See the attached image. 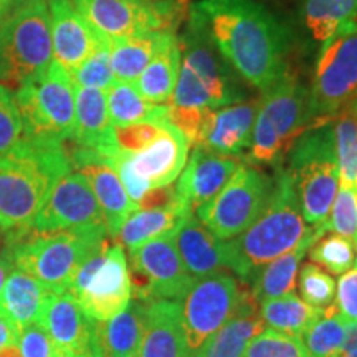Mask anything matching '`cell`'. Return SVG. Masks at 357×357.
<instances>
[{
	"label": "cell",
	"instance_id": "cell-33",
	"mask_svg": "<svg viewBox=\"0 0 357 357\" xmlns=\"http://www.w3.org/2000/svg\"><path fill=\"white\" fill-rule=\"evenodd\" d=\"M108 113L113 126H128L142 121H162L169 116V105H155L142 98L132 83L114 82L106 89Z\"/></svg>",
	"mask_w": 357,
	"mask_h": 357
},
{
	"label": "cell",
	"instance_id": "cell-17",
	"mask_svg": "<svg viewBox=\"0 0 357 357\" xmlns=\"http://www.w3.org/2000/svg\"><path fill=\"white\" fill-rule=\"evenodd\" d=\"M93 227H106L100 204L86 177L79 172H70L53 187L29 234L47 235Z\"/></svg>",
	"mask_w": 357,
	"mask_h": 357
},
{
	"label": "cell",
	"instance_id": "cell-5",
	"mask_svg": "<svg viewBox=\"0 0 357 357\" xmlns=\"http://www.w3.org/2000/svg\"><path fill=\"white\" fill-rule=\"evenodd\" d=\"M106 227L65 230L56 234H26L8 243L6 252L15 268L37 278L48 291H68L83 263L108 240Z\"/></svg>",
	"mask_w": 357,
	"mask_h": 357
},
{
	"label": "cell",
	"instance_id": "cell-30",
	"mask_svg": "<svg viewBox=\"0 0 357 357\" xmlns=\"http://www.w3.org/2000/svg\"><path fill=\"white\" fill-rule=\"evenodd\" d=\"M172 35L174 32L171 30H155V32L109 40L111 68H113L114 82H136Z\"/></svg>",
	"mask_w": 357,
	"mask_h": 357
},
{
	"label": "cell",
	"instance_id": "cell-11",
	"mask_svg": "<svg viewBox=\"0 0 357 357\" xmlns=\"http://www.w3.org/2000/svg\"><path fill=\"white\" fill-rule=\"evenodd\" d=\"M357 98V24L326 40L310 91L314 124H326Z\"/></svg>",
	"mask_w": 357,
	"mask_h": 357
},
{
	"label": "cell",
	"instance_id": "cell-42",
	"mask_svg": "<svg viewBox=\"0 0 357 357\" xmlns=\"http://www.w3.org/2000/svg\"><path fill=\"white\" fill-rule=\"evenodd\" d=\"M326 229L328 231L346 236L357 248V189L339 185Z\"/></svg>",
	"mask_w": 357,
	"mask_h": 357
},
{
	"label": "cell",
	"instance_id": "cell-23",
	"mask_svg": "<svg viewBox=\"0 0 357 357\" xmlns=\"http://www.w3.org/2000/svg\"><path fill=\"white\" fill-rule=\"evenodd\" d=\"M139 357H190L182 301H144V334Z\"/></svg>",
	"mask_w": 357,
	"mask_h": 357
},
{
	"label": "cell",
	"instance_id": "cell-31",
	"mask_svg": "<svg viewBox=\"0 0 357 357\" xmlns=\"http://www.w3.org/2000/svg\"><path fill=\"white\" fill-rule=\"evenodd\" d=\"M190 213L192 212L181 202V199L178 202L166 205V207L137 208L123 223L118 238L121 245L128 248V252H132L158 236L177 230L181 222Z\"/></svg>",
	"mask_w": 357,
	"mask_h": 357
},
{
	"label": "cell",
	"instance_id": "cell-48",
	"mask_svg": "<svg viewBox=\"0 0 357 357\" xmlns=\"http://www.w3.org/2000/svg\"><path fill=\"white\" fill-rule=\"evenodd\" d=\"M12 266H13V263L10 260V257H8V253L7 252L0 253V291H2L3 283H6V280H7L8 273H10Z\"/></svg>",
	"mask_w": 357,
	"mask_h": 357
},
{
	"label": "cell",
	"instance_id": "cell-18",
	"mask_svg": "<svg viewBox=\"0 0 357 357\" xmlns=\"http://www.w3.org/2000/svg\"><path fill=\"white\" fill-rule=\"evenodd\" d=\"M68 155L71 167H77V171L86 177L105 215L108 235L116 238L126 218L139 207L129 199L121 178L108 158L77 144L68 151Z\"/></svg>",
	"mask_w": 357,
	"mask_h": 357
},
{
	"label": "cell",
	"instance_id": "cell-15",
	"mask_svg": "<svg viewBox=\"0 0 357 357\" xmlns=\"http://www.w3.org/2000/svg\"><path fill=\"white\" fill-rule=\"evenodd\" d=\"M238 281L227 271L195 280L194 287L182 303L190 354L202 347L204 342L229 321L238 303Z\"/></svg>",
	"mask_w": 357,
	"mask_h": 357
},
{
	"label": "cell",
	"instance_id": "cell-39",
	"mask_svg": "<svg viewBox=\"0 0 357 357\" xmlns=\"http://www.w3.org/2000/svg\"><path fill=\"white\" fill-rule=\"evenodd\" d=\"M70 77L77 86L96 88L106 91L114 83L113 68H111L109 40H102L100 47L77 70L71 71Z\"/></svg>",
	"mask_w": 357,
	"mask_h": 357
},
{
	"label": "cell",
	"instance_id": "cell-45",
	"mask_svg": "<svg viewBox=\"0 0 357 357\" xmlns=\"http://www.w3.org/2000/svg\"><path fill=\"white\" fill-rule=\"evenodd\" d=\"M334 306L346 323H357V257L354 265L337 281Z\"/></svg>",
	"mask_w": 357,
	"mask_h": 357
},
{
	"label": "cell",
	"instance_id": "cell-34",
	"mask_svg": "<svg viewBox=\"0 0 357 357\" xmlns=\"http://www.w3.org/2000/svg\"><path fill=\"white\" fill-rule=\"evenodd\" d=\"M303 13L312 37L323 43L357 24V0H305Z\"/></svg>",
	"mask_w": 357,
	"mask_h": 357
},
{
	"label": "cell",
	"instance_id": "cell-50",
	"mask_svg": "<svg viewBox=\"0 0 357 357\" xmlns=\"http://www.w3.org/2000/svg\"><path fill=\"white\" fill-rule=\"evenodd\" d=\"M0 357H22L19 346H7L0 349Z\"/></svg>",
	"mask_w": 357,
	"mask_h": 357
},
{
	"label": "cell",
	"instance_id": "cell-53",
	"mask_svg": "<svg viewBox=\"0 0 357 357\" xmlns=\"http://www.w3.org/2000/svg\"><path fill=\"white\" fill-rule=\"evenodd\" d=\"M78 357H88V356H78Z\"/></svg>",
	"mask_w": 357,
	"mask_h": 357
},
{
	"label": "cell",
	"instance_id": "cell-32",
	"mask_svg": "<svg viewBox=\"0 0 357 357\" xmlns=\"http://www.w3.org/2000/svg\"><path fill=\"white\" fill-rule=\"evenodd\" d=\"M178 71L181 47L178 38L172 35L132 84L144 100L155 105H167L176 88Z\"/></svg>",
	"mask_w": 357,
	"mask_h": 357
},
{
	"label": "cell",
	"instance_id": "cell-14",
	"mask_svg": "<svg viewBox=\"0 0 357 357\" xmlns=\"http://www.w3.org/2000/svg\"><path fill=\"white\" fill-rule=\"evenodd\" d=\"M129 276L137 300L184 301L195 280L181 260L176 230L129 252Z\"/></svg>",
	"mask_w": 357,
	"mask_h": 357
},
{
	"label": "cell",
	"instance_id": "cell-37",
	"mask_svg": "<svg viewBox=\"0 0 357 357\" xmlns=\"http://www.w3.org/2000/svg\"><path fill=\"white\" fill-rule=\"evenodd\" d=\"M346 336L347 323L333 305L303 333L301 341L310 357H337L344 351Z\"/></svg>",
	"mask_w": 357,
	"mask_h": 357
},
{
	"label": "cell",
	"instance_id": "cell-49",
	"mask_svg": "<svg viewBox=\"0 0 357 357\" xmlns=\"http://www.w3.org/2000/svg\"><path fill=\"white\" fill-rule=\"evenodd\" d=\"M344 349H357V323H347Z\"/></svg>",
	"mask_w": 357,
	"mask_h": 357
},
{
	"label": "cell",
	"instance_id": "cell-46",
	"mask_svg": "<svg viewBox=\"0 0 357 357\" xmlns=\"http://www.w3.org/2000/svg\"><path fill=\"white\" fill-rule=\"evenodd\" d=\"M20 331L8 321L0 318V349L7 346H19Z\"/></svg>",
	"mask_w": 357,
	"mask_h": 357
},
{
	"label": "cell",
	"instance_id": "cell-10",
	"mask_svg": "<svg viewBox=\"0 0 357 357\" xmlns=\"http://www.w3.org/2000/svg\"><path fill=\"white\" fill-rule=\"evenodd\" d=\"M68 293L93 321H108L131 303V276L121 243L106 240L71 281Z\"/></svg>",
	"mask_w": 357,
	"mask_h": 357
},
{
	"label": "cell",
	"instance_id": "cell-25",
	"mask_svg": "<svg viewBox=\"0 0 357 357\" xmlns=\"http://www.w3.org/2000/svg\"><path fill=\"white\" fill-rule=\"evenodd\" d=\"M176 247L187 271L194 278L229 270L225 240L217 238L194 213L187 215L176 230Z\"/></svg>",
	"mask_w": 357,
	"mask_h": 357
},
{
	"label": "cell",
	"instance_id": "cell-12",
	"mask_svg": "<svg viewBox=\"0 0 357 357\" xmlns=\"http://www.w3.org/2000/svg\"><path fill=\"white\" fill-rule=\"evenodd\" d=\"M271 189L273 177L240 164L225 187L194 215L213 236L231 240L257 220L270 200Z\"/></svg>",
	"mask_w": 357,
	"mask_h": 357
},
{
	"label": "cell",
	"instance_id": "cell-36",
	"mask_svg": "<svg viewBox=\"0 0 357 357\" xmlns=\"http://www.w3.org/2000/svg\"><path fill=\"white\" fill-rule=\"evenodd\" d=\"M333 131L339 162V185L357 189V98L336 114Z\"/></svg>",
	"mask_w": 357,
	"mask_h": 357
},
{
	"label": "cell",
	"instance_id": "cell-6",
	"mask_svg": "<svg viewBox=\"0 0 357 357\" xmlns=\"http://www.w3.org/2000/svg\"><path fill=\"white\" fill-rule=\"evenodd\" d=\"M314 126L310 91L289 71L273 84L258 106L250 142V160L265 166H281L294 141Z\"/></svg>",
	"mask_w": 357,
	"mask_h": 357
},
{
	"label": "cell",
	"instance_id": "cell-26",
	"mask_svg": "<svg viewBox=\"0 0 357 357\" xmlns=\"http://www.w3.org/2000/svg\"><path fill=\"white\" fill-rule=\"evenodd\" d=\"M144 301H131L108 321H93V357H139Z\"/></svg>",
	"mask_w": 357,
	"mask_h": 357
},
{
	"label": "cell",
	"instance_id": "cell-29",
	"mask_svg": "<svg viewBox=\"0 0 357 357\" xmlns=\"http://www.w3.org/2000/svg\"><path fill=\"white\" fill-rule=\"evenodd\" d=\"M47 294L48 289L37 278L20 268H13L0 291V318L22 331L37 323Z\"/></svg>",
	"mask_w": 357,
	"mask_h": 357
},
{
	"label": "cell",
	"instance_id": "cell-22",
	"mask_svg": "<svg viewBox=\"0 0 357 357\" xmlns=\"http://www.w3.org/2000/svg\"><path fill=\"white\" fill-rule=\"evenodd\" d=\"M260 101H240L208 111L200 129L197 144L223 155H238L252 142Z\"/></svg>",
	"mask_w": 357,
	"mask_h": 357
},
{
	"label": "cell",
	"instance_id": "cell-28",
	"mask_svg": "<svg viewBox=\"0 0 357 357\" xmlns=\"http://www.w3.org/2000/svg\"><path fill=\"white\" fill-rule=\"evenodd\" d=\"M111 132L106 91L75 84V144L106 155L111 149Z\"/></svg>",
	"mask_w": 357,
	"mask_h": 357
},
{
	"label": "cell",
	"instance_id": "cell-44",
	"mask_svg": "<svg viewBox=\"0 0 357 357\" xmlns=\"http://www.w3.org/2000/svg\"><path fill=\"white\" fill-rule=\"evenodd\" d=\"M19 349L22 357H66L47 331L37 323L22 329Z\"/></svg>",
	"mask_w": 357,
	"mask_h": 357
},
{
	"label": "cell",
	"instance_id": "cell-35",
	"mask_svg": "<svg viewBox=\"0 0 357 357\" xmlns=\"http://www.w3.org/2000/svg\"><path fill=\"white\" fill-rule=\"evenodd\" d=\"M323 310L310 306L293 293L263 303L260 316L263 323L270 326L273 331L301 337L303 333L323 316Z\"/></svg>",
	"mask_w": 357,
	"mask_h": 357
},
{
	"label": "cell",
	"instance_id": "cell-21",
	"mask_svg": "<svg viewBox=\"0 0 357 357\" xmlns=\"http://www.w3.org/2000/svg\"><path fill=\"white\" fill-rule=\"evenodd\" d=\"M185 164L178 176L176 190L181 202L195 213L199 207L211 202L225 187L238 169L240 160L234 155L217 154L202 146H195L189 162Z\"/></svg>",
	"mask_w": 357,
	"mask_h": 357
},
{
	"label": "cell",
	"instance_id": "cell-52",
	"mask_svg": "<svg viewBox=\"0 0 357 357\" xmlns=\"http://www.w3.org/2000/svg\"><path fill=\"white\" fill-rule=\"evenodd\" d=\"M0 240H2V231H0Z\"/></svg>",
	"mask_w": 357,
	"mask_h": 357
},
{
	"label": "cell",
	"instance_id": "cell-38",
	"mask_svg": "<svg viewBox=\"0 0 357 357\" xmlns=\"http://www.w3.org/2000/svg\"><path fill=\"white\" fill-rule=\"evenodd\" d=\"M357 248L346 236L323 235L310 248L311 263L328 270L331 275L346 273L356 261Z\"/></svg>",
	"mask_w": 357,
	"mask_h": 357
},
{
	"label": "cell",
	"instance_id": "cell-19",
	"mask_svg": "<svg viewBox=\"0 0 357 357\" xmlns=\"http://www.w3.org/2000/svg\"><path fill=\"white\" fill-rule=\"evenodd\" d=\"M37 324L47 331L66 357H93V319L68 291L45 296Z\"/></svg>",
	"mask_w": 357,
	"mask_h": 357
},
{
	"label": "cell",
	"instance_id": "cell-20",
	"mask_svg": "<svg viewBox=\"0 0 357 357\" xmlns=\"http://www.w3.org/2000/svg\"><path fill=\"white\" fill-rule=\"evenodd\" d=\"M47 7L50 17L53 60L71 73L106 38L100 37L86 24L71 0H47Z\"/></svg>",
	"mask_w": 357,
	"mask_h": 357
},
{
	"label": "cell",
	"instance_id": "cell-1",
	"mask_svg": "<svg viewBox=\"0 0 357 357\" xmlns=\"http://www.w3.org/2000/svg\"><path fill=\"white\" fill-rule=\"evenodd\" d=\"M189 25L243 82L263 93L288 73L291 35L255 0H199L190 7Z\"/></svg>",
	"mask_w": 357,
	"mask_h": 357
},
{
	"label": "cell",
	"instance_id": "cell-24",
	"mask_svg": "<svg viewBox=\"0 0 357 357\" xmlns=\"http://www.w3.org/2000/svg\"><path fill=\"white\" fill-rule=\"evenodd\" d=\"M258 303L250 289H240L234 314L202 347L190 357H242L253 337L265 331V323L258 314Z\"/></svg>",
	"mask_w": 357,
	"mask_h": 357
},
{
	"label": "cell",
	"instance_id": "cell-43",
	"mask_svg": "<svg viewBox=\"0 0 357 357\" xmlns=\"http://www.w3.org/2000/svg\"><path fill=\"white\" fill-rule=\"evenodd\" d=\"M24 134V124L17 108L15 96L3 84H0V158L15 147Z\"/></svg>",
	"mask_w": 357,
	"mask_h": 357
},
{
	"label": "cell",
	"instance_id": "cell-4",
	"mask_svg": "<svg viewBox=\"0 0 357 357\" xmlns=\"http://www.w3.org/2000/svg\"><path fill=\"white\" fill-rule=\"evenodd\" d=\"M181 71L174 88L171 108L212 111L245 101L238 75L225 63L220 53L199 29L189 25L178 38Z\"/></svg>",
	"mask_w": 357,
	"mask_h": 357
},
{
	"label": "cell",
	"instance_id": "cell-27",
	"mask_svg": "<svg viewBox=\"0 0 357 357\" xmlns=\"http://www.w3.org/2000/svg\"><path fill=\"white\" fill-rule=\"evenodd\" d=\"M326 231H328L326 223L314 227L311 234L296 248L289 250L288 253L278 257L276 260L266 263L265 266H261L250 278V281H252V289L250 291H252L260 305L294 293L298 280V268H300L303 258L310 252V248L314 245L316 240H319Z\"/></svg>",
	"mask_w": 357,
	"mask_h": 357
},
{
	"label": "cell",
	"instance_id": "cell-2",
	"mask_svg": "<svg viewBox=\"0 0 357 357\" xmlns=\"http://www.w3.org/2000/svg\"><path fill=\"white\" fill-rule=\"evenodd\" d=\"M70 172L63 142L24 134L10 153L0 158V231L7 243L29 234L53 187Z\"/></svg>",
	"mask_w": 357,
	"mask_h": 357
},
{
	"label": "cell",
	"instance_id": "cell-40",
	"mask_svg": "<svg viewBox=\"0 0 357 357\" xmlns=\"http://www.w3.org/2000/svg\"><path fill=\"white\" fill-rule=\"evenodd\" d=\"M300 293L303 301L318 310H328L336 298V281L314 263H306L300 271Z\"/></svg>",
	"mask_w": 357,
	"mask_h": 357
},
{
	"label": "cell",
	"instance_id": "cell-16",
	"mask_svg": "<svg viewBox=\"0 0 357 357\" xmlns=\"http://www.w3.org/2000/svg\"><path fill=\"white\" fill-rule=\"evenodd\" d=\"M100 37L106 40L155 30H171L172 13L158 0H71ZM172 32V30H171Z\"/></svg>",
	"mask_w": 357,
	"mask_h": 357
},
{
	"label": "cell",
	"instance_id": "cell-3",
	"mask_svg": "<svg viewBox=\"0 0 357 357\" xmlns=\"http://www.w3.org/2000/svg\"><path fill=\"white\" fill-rule=\"evenodd\" d=\"M314 227L305 222L296 185L287 167H276L273 189L257 220L231 240H225L229 270L250 281L266 263L296 248Z\"/></svg>",
	"mask_w": 357,
	"mask_h": 357
},
{
	"label": "cell",
	"instance_id": "cell-51",
	"mask_svg": "<svg viewBox=\"0 0 357 357\" xmlns=\"http://www.w3.org/2000/svg\"><path fill=\"white\" fill-rule=\"evenodd\" d=\"M337 357H357V349H344Z\"/></svg>",
	"mask_w": 357,
	"mask_h": 357
},
{
	"label": "cell",
	"instance_id": "cell-9",
	"mask_svg": "<svg viewBox=\"0 0 357 357\" xmlns=\"http://www.w3.org/2000/svg\"><path fill=\"white\" fill-rule=\"evenodd\" d=\"M47 0H26L0 22V83L20 84L52 63Z\"/></svg>",
	"mask_w": 357,
	"mask_h": 357
},
{
	"label": "cell",
	"instance_id": "cell-13",
	"mask_svg": "<svg viewBox=\"0 0 357 357\" xmlns=\"http://www.w3.org/2000/svg\"><path fill=\"white\" fill-rule=\"evenodd\" d=\"M189 147L178 129L171 123L153 142L132 154H116L108 158L113 164L129 199L137 204L153 189L171 185L184 171L189 159Z\"/></svg>",
	"mask_w": 357,
	"mask_h": 357
},
{
	"label": "cell",
	"instance_id": "cell-8",
	"mask_svg": "<svg viewBox=\"0 0 357 357\" xmlns=\"http://www.w3.org/2000/svg\"><path fill=\"white\" fill-rule=\"evenodd\" d=\"M24 136L65 142L75 134V84L70 73L55 60L17 89Z\"/></svg>",
	"mask_w": 357,
	"mask_h": 357
},
{
	"label": "cell",
	"instance_id": "cell-7",
	"mask_svg": "<svg viewBox=\"0 0 357 357\" xmlns=\"http://www.w3.org/2000/svg\"><path fill=\"white\" fill-rule=\"evenodd\" d=\"M287 171L296 185L305 222L310 227L323 225L339 190V162L331 124H314L294 141L288 153Z\"/></svg>",
	"mask_w": 357,
	"mask_h": 357
},
{
	"label": "cell",
	"instance_id": "cell-41",
	"mask_svg": "<svg viewBox=\"0 0 357 357\" xmlns=\"http://www.w3.org/2000/svg\"><path fill=\"white\" fill-rule=\"evenodd\" d=\"M242 357H310L301 337L266 329L253 337Z\"/></svg>",
	"mask_w": 357,
	"mask_h": 357
},
{
	"label": "cell",
	"instance_id": "cell-47",
	"mask_svg": "<svg viewBox=\"0 0 357 357\" xmlns=\"http://www.w3.org/2000/svg\"><path fill=\"white\" fill-rule=\"evenodd\" d=\"M26 0H0V22L6 20L10 13H13L20 6H24Z\"/></svg>",
	"mask_w": 357,
	"mask_h": 357
}]
</instances>
